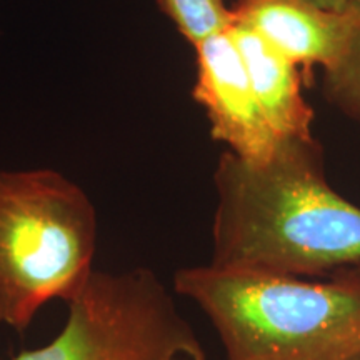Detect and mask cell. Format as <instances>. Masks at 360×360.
I'll list each match as a JSON object with an SVG mask.
<instances>
[{
  "label": "cell",
  "instance_id": "6da1fadb",
  "mask_svg": "<svg viewBox=\"0 0 360 360\" xmlns=\"http://www.w3.org/2000/svg\"><path fill=\"white\" fill-rule=\"evenodd\" d=\"M214 184L209 264L299 278L360 264V207L328 186L315 139L281 141L264 162L224 152Z\"/></svg>",
  "mask_w": 360,
  "mask_h": 360
},
{
  "label": "cell",
  "instance_id": "7a4b0ae2",
  "mask_svg": "<svg viewBox=\"0 0 360 360\" xmlns=\"http://www.w3.org/2000/svg\"><path fill=\"white\" fill-rule=\"evenodd\" d=\"M174 290L212 323L227 360H360V282L205 264L175 272Z\"/></svg>",
  "mask_w": 360,
  "mask_h": 360
},
{
  "label": "cell",
  "instance_id": "3957f363",
  "mask_svg": "<svg viewBox=\"0 0 360 360\" xmlns=\"http://www.w3.org/2000/svg\"><path fill=\"white\" fill-rule=\"evenodd\" d=\"M97 212L53 169L0 170V327L22 332L52 300L69 304L92 276Z\"/></svg>",
  "mask_w": 360,
  "mask_h": 360
},
{
  "label": "cell",
  "instance_id": "277c9868",
  "mask_svg": "<svg viewBox=\"0 0 360 360\" xmlns=\"http://www.w3.org/2000/svg\"><path fill=\"white\" fill-rule=\"evenodd\" d=\"M62 330L12 360H207L202 342L150 269L92 276Z\"/></svg>",
  "mask_w": 360,
  "mask_h": 360
},
{
  "label": "cell",
  "instance_id": "5b68a950",
  "mask_svg": "<svg viewBox=\"0 0 360 360\" xmlns=\"http://www.w3.org/2000/svg\"><path fill=\"white\" fill-rule=\"evenodd\" d=\"M193 51V98L205 112L212 139L247 162L270 159L281 141L260 109L231 27L202 40Z\"/></svg>",
  "mask_w": 360,
  "mask_h": 360
},
{
  "label": "cell",
  "instance_id": "8992f818",
  "mask_svg": "<svg viewBox=\"0 0 360 360\" xmlns=\"http://www.w3.org/2000/svg\"><path fill=\"white\" fill-rule=\"evenodd\" d=\"M232 24L249 27L297 67L330 69L347 51L360 22V7L332 12L307 0H237Z\"/></svg>",
  "mask_w": 360,
  "mask_h": 360
},
{
  "label": "cell",
  "instance_id": "52a82bcc",
  "mask_svg": "<svg viewBox=\"0 0 360 360\" xmlns=\"http://www.w3.org/2000/svg\"><path fill=\"white\" fill-rule=\"evenodd\" d=\"M232 37L244 58L260 109L278 141H310L314 109L302 94L299 67L240 24H231Z\"/></svg>",
  "mask_w": 360,
  "mask_h": 360
},
{
  "label": "cell",
  "instance_id": "ba28073f",
  "mask_svg": "<svg viewBox=\"0 0 360 360\" xmlns=\"http://www.w3.org/2000/svg\"><path fill=\"white\" fill-rule=\"evenodd\" d=\"M157 4L192 47L232 24L227 0H157Z\"/></svg>",
  "mask_w": 360,
  "mask_h": 360
},
{
  "label": "cell",
  "instance_id": "9c48e42d",
  "mask_svg": "<svg viewBox=\"0 0 360 360\" xmlns=\"http://www.w3.org/2000/svg\"><path fill=\"white\" fill-rule=\"evenodd\" d=\"M323 74V92L328 101L360 120V22L347 51Z\"/></svg>",
  "mask_w": 360,
  "mask_h": 360
},
{
  "label": "cell",
  "instance_id": "30bf717a",
  "mask_svg": "<svg viewBox=\"0 0 360 360\" xmlns=\"http://www.w3.org/2000/svg\"><path fill=\"white\" fill-rule=\"evenodd\" d=\"M307 2L332 12H347L354 7V0H307Z\"/></svg>",
  "mask_w": 360,
  "mask_h": 360
},
{
  "label": "cell",
  "instance_id": "8fae6325",
  "mask_svg": "<svg viewBox=\"0 0 360 360\" xmlns=\"http://www.w3.org/2000/svg\"><path fill=\"white\" fill-rule=\"evenodd\" d=\"M342 270H344L345 274H349V276L355 278L357 282H360V264L354 265V267H349V269H342ZM337 272H339V270H337Z\"/></svg>",
  "mask_w": 360,
  "mask_h": 360
},
{
  "label": "cell",
  "instance_id": "7c38bea8",
  "mask_svg": "<svg viewBox=\"0 0 360 360\" xmlns=\"http://www.w3.org/2000/svg\"><path fill=\"white\" fill-rule=\"evenodd\" d=\"M354 6H357V7H360V0H354Z\"/></svg>",
  "mask_w": 360,
  "mask_h": 360
}]
</instances>
